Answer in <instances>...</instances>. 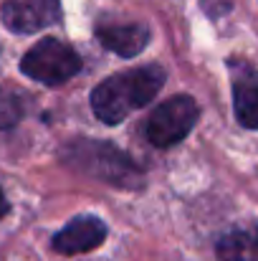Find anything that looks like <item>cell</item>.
I'll return each instance as SVG.
<instances>
[{"label":"cell","mask_w":258,"mask_h":261,"mask_svg":"<svg viewBox=\"0 0 258 261\" xmlns=\"http://www.w3.org/2000/svg\"><path fill=\"white\" fill-rule=\"evenodd\" d=\"M165 87V69L157 64L129 69L104 79L91 91V109L104 124H119L152 101Z\"/></svg>","instance_id":"obj_1"},{"label":"cell","mask_w":258,"mask_h":261,"mask_svg":"<svg viewBox=\"0 0 258 261\" xmlns=\"http://www.w3.org/2000/svg\"><path fill=\"white\" fill-rule=\"evenodd\" d=\"M64 160L74 170H81L96 180H104L119 188H137L142 182V170L129 160V155L106 142L79 140L66 147Z\"/></svg>","instance_id":"obj_2"},{"label":"cell","mask_w":258,"mask_h":261,"mask_svg":"<svg viewBox=\"0 0 258 261\" xmlns=\"http://www.w3.org/2000/svg\"><path fill=\"white\" fill-rule=\"evenodd\" d=\"M81 69V59L79 54L59 41V38H43L38 41L33 48H28V54L20 61V71L33 79L41 82L46 87H59L66 84L71 76H76Z\"/></svg>","instance_id":"obj_3"},{"label":"cell","mask_w":258,"mask_h":261,"mask_svg":"<svg viewBox=\"0 0 258 261\" xmlns=\"http://www.w3.org/2000/svg\"><path fill=\"white\" fill-rule=\"evenodd\" d=\"M200 109L192 96L180 94L162 101L147 119V137L155 147H172L182 142L195 127Z\"/></svg>","instance_id":"obj_4"},{"label":"cell","mask_w":258,"mask_h":261,"mask_svg":"<svg viewBox=\"0 0 258 261\" xmlns=\"http://www.w3.org/2000/svg\"><path fill=\"white\" fill-rule=\"evenodd\" d=\"M0 15L13 33H36L59 20L61 5L59 0H3Z\"/></svg>","instance_id":"obj_5"},{"label":"cell","mask_w":258,"mask_h":261,"mask_svg":"<svg viewBox=\"0 0 258 261\" xmlns=\"http://www.w3.org/2000/svg\"><path fill=\"white\" fill-rule=\"evenodd\" d=\"M231 87H233V109L236 119L246 129H258V71L243 59H231Z\"/></svg>","instance_id":"obj_6"},{"label":"cell","mask_w":258,"mask_h":261,"mask_svg":"<svg viewBox=\"0 0 258 261\" xmlns=\"http://www.w3.org/2000/svg\"><path fill=\"white\" fill-rule=\"evenodd\" d=\"M104 239H106V226L101 218L76 216L53 236V249L64 256H74V254H86L101 246Z\"/></svg>","instance_id":"obj_7"},{"label":"cell","mask_w":258,"mask_h":261,"mask_svg":"<svg viewBox=\"0 0 258 261\" xmlns=\"http://www.w3.org/2000/svg\"><path fill=\"white\" fill-rule=\"evenodd\" d=\"M96 38L106 51L132 59L147 48L150 28L142 23H101L96 25Z\"/></svg>","instance_id":"obj_8"},{"label":"cell","mask_w":258,"mask_h":261,"mask_svg":"<svg viewBox=\"0 0 258 261\" xmlns=\"http://www.w3.org/2000/svg\"><path fill=\"white\" fill-rule=\"evenodd\" d=\"M248 251H258V226L248 228V231L228 233L218 244V254L225 261H241L243 254H248Z\"/></svg>","instance_id":"obj_9"},{"label":"cell","mask_w":258,"mask_h":261,"mask_svg":"<svg viewBox=\"0 0 258 261\" xmlns=\"http://www.w3.org/2000/svg\"><path fill=\"white\" fill-rule=\"evenodd\" d=\"M18 119H20V104H18V99L13 94H8V91L0 89V129L13 127Z\"/></svg>","instance_id":"obj_10"},{"label":"cell","mask_w":258,"mask_h":261,"mask_svg":"<svg viewBox=\"0 0 258 261\" xmlns=\"http://www.w3.org/2000/svg\"><path fill=\"white\" fill-rule=\"evenodd\" d=\"M8 213V203H5V195H3V190H0V218Z\"/></svg>","instance_id":"obj_11"}]
</instances>
